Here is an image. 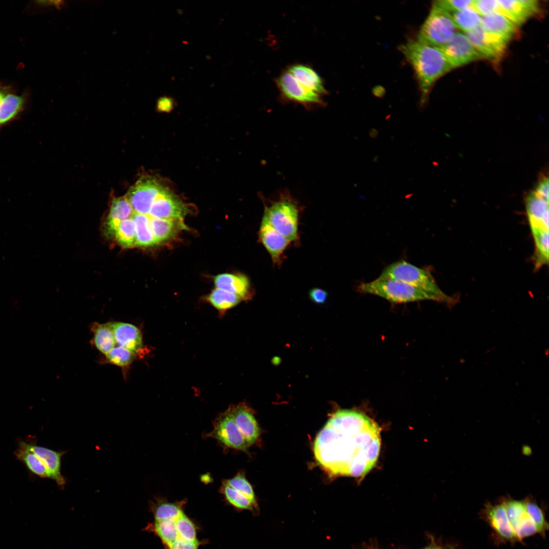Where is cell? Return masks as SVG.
Listing matches in <instances>:
<instances>
[{
  "label": "cell",
  "instance_id": "9",
  "mask_svg": "<svg viewBox=\"0 0 549 549\" xmlns=\"http://www.w3.org/2000/svg\"><path fill=\"white\" fill-rule=\"evenodd\" d=\"M164 188L156 179L143 176L130 188L126 197L134 212L147 215Z\"/></svg>",
  "mask_w": 549,
  "mask_h": 549
},
{
  "label": "cell",
  "instance_id": "48",
  "mask_svg": "<svg viewBox=\"0 0 549 549\" xmlns=\"http://www.w3.org/2000/svg\"><path fill=\"white\" fill-rule=\"evenodd\" d=\"M378 132L376 129L372 128L370 130L369 135L371 138H376L378 136Z\"/></svg>",
  "mask_w": 549,
  "mask_h": 549
},
{
  "label": "cell",
  "instance_id": "10",
  "mask_svg": "<svg viewBox=\"0 0 549 549\" xmlns=\"http://www.w3.org/2000/svg\"><path fill=\"white\" fill-rule=\"evenodd\" d=\"M440 48L452 69L483 58L466 35L461 33H456Z\"/></svg>",
  "mask_w": 549,
  "mask_h": 549
},
{
  "label": "cell",
  "instance_id": "32",
  "mask_svg": "<svg viewBox=\"0 0 549 549\" xmlns=\"http://www.w3.org/2000/svg\"><path fill=\"white\" fill-rule=\"evenodd\" d=\"M451 16L456 28L466 33L480 26L481 16L472 7L454 12Z\"/></svg>",
  "mask_w": 549,
  "mask_h": 549
},
{
  "label": "cell",
  "instance_id": "36",
  "mask_svg": "<svg viewBox=\"0 0 549 549\" xmlns=\"http://www.w3.org/2000/svg\"><path fill=\"white\" fill-rule=\"evenodd\" d=\"M224 480L234 490L258 504L253 489L243 472H238L233 477Z\"/></svg>",
  "mask_w": 549,
  "mask_h": 549
},
{
  "label": "cell",
  "instance_id": "43",
  "mask_svg": "<svg viewBox=\"0 0 549 549\" xmlns=\"http://www.w3.org/2000/svg\"><path fill=\"white\" fill-rule=\"evenodd\" d=\"M202 542L197 540L195 541L177 539L166 547L167 549H198Z\"/></svg>",
  "mask_w": 549,
  "mask_h": 549
},
{
  "label": "cell",
  "instance_id": "39",
  "mask_svg": "<svg viewBox=\"0 0 549 549\" xmlns=\"http://www.w3.org/2000/svg\"><path fill=\"white\" fill-rule=\"evenodd\" d=\"M526 511L536 525L539 532L543 531L547 526L543 513L535 503L529 501H524Z\"/></svg>",
  "mask_w": 549,
  "mask_h": 549
},
{
  "label": "cell",
  "instance_id": "35",
  "mask_svg": "<svg viewBox=\"0 0 549 549\" xmlns=\"http://www.w3.org/2000/svg\"><path fill=\"white\" fill-rule=\"evenodd\" d=\"M503 503L508 521L514 532L518 524L527 514L524 501L509 500Z\"/></svg>",
  "mask_w": 549,
  "mask_h": 549
},
{
  "label": "cell",
  "instance_id": "19",
  "mask_svg": "<svg viewBox=\"0 0 549 549\" xmlns=\"http://www.w3.org/2000/svg\"><path fill=\"white\" fill-rule=\"evenodd\" d=\"M27 98L12 88L0 104V129L19 118L25 109Z\"/></svg>",
  "mask_w": 549,
  "mask_h": 549
},
{
  "label": "cell",
  "instance_id": "3",
  "mask_svg": "<svg viewBox=\"0 0 549 549\" xmlns=\"http://www.w3.org/2000/svg\"><path fill=\"white\" fill-rule=\"evenodd\" d=\"M377 279L401 281L435 296L440 302L451 304L453 302L452 298L439 288L430 271L403 260L387 266Z\"/></svg>",
  "mask_w": 549,
  "mask_h": 549
},
{
  "label": "cell",
  "instance_id": "20",
  "mask_svg": "<svg viewBox=\"0 0 549 549\" xmlns=\"http://www.w3.org/2000/svg\"><path fill=\"white\" fill-rule=\"evenodd\" d=\"M480 26L485 32L500 36L508 42L516 34L517 28V25L498 13L482 16Z\"/></svg>",
  "mask_w": 549,
  "mask_h": 549
},
{
  "label": "cell",
  "instance_id": "24",
  "mask_svg": "<svg viewBox=\"0 0 549 549\" xmlns=\"http://www.w3.org/2000/svg\"><path fill=\"white\" fill-rule=\"evenodd\" d=\"M186 500L174 502H169L163 497H155L150 503V509L156 521L175 519L184 512Z\"/></svg>",
  "mask_w": 549,
  "mask_h": 549
},
{
  "label": "cell",
  "instance_id": "31",
  "mask_svg": "<svg viewBox=\"0 0 549 549\" xmlns=\"http://www.w3.org/2000/svg\"><path fill=\"white\" fill-rule=\"evenodd\" d=\"M94 329V342L95 346L102 353L107 354L116 344L109 323L97 324Z\"/></svg>",
  "mask_w": 549,
  "mask_h": 549
},
{
  "label": "cell",
  "instance_id": "47",
  "mask_svg": "<svg viewBox=\"0 0 549 549\" xmlns=\"http://www.w3.org/2000/svg\"><path fill=\"white\" fill-rule=\"evenodd\" d=\"M11 88L7 85H0V103Z\"/></svg>",
  "mask_w": 549,
  "mask_h": 549
},
{
  "label": "cell",
  "instance_id": "25",
  "mask_svg": "<svg viewBox=\"0 0 549 549\" xmlns=\"http://www.w3.org/2000/svg\"><path fill=\"white\" fill-rule=\"evenodd\" d=\"M486 512L492 526L500 536L509 540L515 538L503 503L490 505L487 507Z\"/></svg>",
  "mask_w": 549,
  "mask_h": 549
},
{
  "label": "cell",
  "instance_id": "28",
  "mask_svg": "<svg viewBox=\"0 0 549 549\" xmlns=\"http://www.w3.org/2000/svg\"><path fill=\"white\" fill-rule=\"evenodd\" d=\"M176 520V518L155 521L148 525L146 529L159 537L166 547L178 539Z\"/></svg>",
  "mask_w": 549,
  "mask_h": 549
},
{
  "label": "cell",
  "instance_id": "15",
  "mask_svg": "<svg viewBox=\"0 0 549 549\" xmlns=\"http://www.w3.org/2000/svg\"><path fill=\"white\" fill-rule=\"evenodd\" d=\"M232 416L249 446L254 444L260 434L253 410L245 403L229 407Z\"/></svg>",
  "mask_w": 549,
  "mask_h": 549
},
{
  "label": "cell",
  "instance_id": "22",
  "mask_svg": "<svg viewBox=\"0 0 549 549\" xmlns=\"http://www.w3.org/2000/svg\"><path fill=\"white\" fill-rule=\"evenodd\" d=\"M288 72L307 89L320 96L325 94L321 78L309 66L294 65L289 68Z\"/></svg>",
  "mask_w": 549,
  "mask_h": 549
},
{
  "label": "cell",
  "instance_id": "12",
  "mask_svg": "<svg viewBox=\"0 0 549 549\" xmlns=\"http://www.w3.org/2000/svg\"><path fill=\"white\" fill-rule=\"evenodd\" d=\"M186 205L166 189L159 195L152 204L148 216L151 218L181 221L188 213Z\"/></svg>",
  "mask_w": 549,
  "mask_h": 549
},
{
  "label": "cell",
  "instance_id": "37",
  "mask_svg": "<svg viewBox=\"0 0 549 549\" xmlns=\"http://www.w3.org/2000/svg\"><path fill=\"white\" fill-rule=\"evenodd\" d=\"M178 539L186 541L197 540V528L194 522L184 513L176 518Z\"/></svg>",
  "mask_w": 549,
  "mask_h": 549
},
{
  "label": "cell",
  "instance_id": "38",
  "mask_svg": "<svg viewBox=\"0 0 549 549\" xmlns=\"http://www.w3.org/2000/svg\"><path fill=\"white\" fill-rule=\"evenodd\" d=\"M134 355L128 350L117 346L114 347L106 356L109 362L120 367H126L132 363Z\"/></svg>",
  "mask_w": 549,
  "mask_h": 549
},
{
  "label": "cell",
  "instance_id": "33",
  "mask_svg": "<svg viewBox=\"0 0 549 549\" xmlns=\"http://www.w3.org/2000/svg\"><path fill=\"white\" fill-rule=\"evenodd\" d=\"M207 300L216 309L224 311L235 306L242 299L235 294L217 288L208 296Z\"/></svg>",
  "mask_w": 549,
  "mask_h": 549
},
{
  "label": "cell",
  "instance_id": "26",
  "mask_svg": "<svg viewBox=\"0 0 549 549\" xmlns=\"http://www.w3.org/2000/svg\"><path fill=\"white\" fill-rule=\"evenodd\" d=\"M16 458L21 462L33 474L49 478L48 470L42 460L34 452L18 444L14 451Z\"/></svg>",
  "mask_w": 549,
  "mask_h": 549
},
{
  "label": "cell",
  "instance_id": "41",
  "mask_svg": "<svg viewBox=\"0 0 549 549\" xmlns=\"http://www.w3.org/2000/svg\"><path fill=\"white\" fill-rule=\"evenodd\" d=\"M473 2L472 0H439L435 2L433 5L451 13L472 7Z\"/></svg>",
  "mask_w": 549,
  "mask_h": 549
},
{
  "label": "cell",
  "instance_id": "23",
  "mask_svg": "<svg viewBox=\"0 0 549 549\" xmlns=\"http://www.w3.org/2000/svg\"><path fill=\"white\" fill-rule=\"evenodd\" d=\"M214 283L217 288L235 294L242 300L249 296V281L243 275L227 273L219 274L215 277Z\"/></svg>",
  "mask_w": 549,
  "mask_h": 549
},
{
  "label": "cell",
  "instance_id": "7",
  "mask_svg": "<svg viewBox=\"0 0 549 549\" xmlns=\"http://www.w3.org/2000/svg\"><path fill=\"white\" fill-rule=\"evenodd\" d=\"M451 14L433 5L418 36L421 43L441 48L456 33Z\"/></svg>",
  "mask_w": 549,
  "mask_h": 549
},
{
  "label": "cell",
  "instance_id": "5",
  "mask_svg": "<svg viewBox=\"0 0 549 549\" xmlns=\"http://www.w3.org/2000/svg\"><path fill=\"white\" fill-rule=\"evenodd\" d=\"M360 292L378 296L393 303L433 300L440 302L435 296L405 283L394 280L376 279L362 283L357 287Z\"/></svg>",
  "mask_w": 549,
  "mask_h": 549
},
{
  "label": "cell",
  "instance_id": "11",
  "mask_svg": "<svg viewBox=\"0 0 549 549\" xmlns=\"http://www.w3.org/2000/svg\"><path fill=\"white\" fill-rule=\"evenodd\" d=\"M465 35L483 58L492 61L500 58L509 42L500 36L485 32L481 26Z\"/></svg>",
  "mask_w": 549,
  "mask_h": 549
},
{
  "label": "cell",
  "instance_id": "40",
  "mask_svg": "<svg viewBox=\"0 0 549 549\" xmlns=\"http://www.w3.org/2000/svg\"><path fill=\"white\" fill-rule=\"evenodd\" d=\"M537 532H539L538 528L527 513L514 530L515 538L519 539Z\"/></svg>",
  "mask_w": 549,
  "mask_h": 549
},
{
  "label": "cell",
  "instance_id": "4",
  "mask_svg": "<svg viewBox=\"0 0 549 549\" xmlns=\"http://www.w3.org/2000/svg\"><path fill=\"white\" fill-rule=\"evenodd\" d=\"M526 210L535 245L534 260L537 263L548 262V202L533 192L526 202Z\"/></svg>",
  "mask_w": 549,
  "mask_h": 549
},
{
  "label": "cell",
  "instance_id": "44",
  "mask_svg": "<svg viewBox=\"0 0 549 549\" xmlns=\"http://www.w3.org/2000/svg\"><path fill=\"white\" fill-rule=\"evenodd\" d=\"M533 192L540 198L548 202V179L546 178L541 180Z\"/></svg>",
  "mask_w": 549,
  "mask_h": 549
},
{
  "label": "cell",
  "instance_id": "13",
  "mask_svg": "<svg viewBox=\"0 0 549 549\" xmlns=\"http://www.w3.org/2000/svg\"><path fill=\"white\" fill-rule=\"evenodd\" d=\"M278 86L287 99L305 106L321 104V96L307 89L289 72L282 74L277 80Z\"/></svg>",
  "mask_w": 549,
  "mask_h": 549
},
{
  "label": "cell",
  "instance_id": "16",
  "mask_svg": "<svg viewBox=\"0 0 549 549\" xmlns=\"http://www.w3.org/2000/svg\"><path fill=\"white\" fill-rule=\"evenodd\" d=\"M498 2L499 13L517 26L537 14L540 8L538 2L536 0H498Z\"/></svg>",
  "mask_w": 549,
  "mask_h": 549
},
{
  "label": "cell",
  "instance_id": "8",
  "mask_svg": "<svg viewBox=\"0 0 549 549\" xmlns=\"http://www.w3.org/2000/svg\"><path fill=\"white\" fill-rule=\"evenodd\" d=\"M212 424V430L204 437L215 439L224 448L248 452L250 446L234 422L229 407L215 419Z\"/></svg>",
  "mask_w": 549,
  "mask_h": 549
},
{
  "label": "cell",
  "instance_id": "14",
  "mask_svg": "<svg viewBox=\"0 0 549 549\" xmlns=\"http://www.w3.org/2000/svg\"><path fill=\"white\" fill-rule=\"evenodd\" d=\"M18 444L32 451L37 454L44 462L48 470L49 478L54 480L58 486L64 487L66 480L62 474L61 459L65 451L58 452L52 449L39 446L33 439L28 440H20Z\"/></svg>",
  "mask_w": 549,
  "mask_h": 549
},
{
  "label": "cell",
  "instance_id": "34",
  "mask_svg": "<svg viewBox=\"0 0 549 549\" xmlns=\"http://www.w3.org/2000/svg\"><path fill=\"white\" fill-rule=\"evenodd\" d=\"M113 236L118 243L124 248H131L136 246L135 226L132 218L123 221Z\"/></svg>",
  "mask_w": 549,
  "mask_h": 549
},
{
  "label": "cell",
  "instance_id": "17",
  "mask_svg": "<svg viewBox=\"0 0 549 549\" xmlns=\"http://www.w3.org/2000/svg\"><path fill=\"white\" fill-rule=\"evenodd\" d=\"M259 237L275 263L280 261L282 253L291 242L272 226L264 214L260 227Z\"/></svg>",
  "mask_w": 549,
  "mask_h": 549
},
{
  "label": "cell",
  "instance_id": "29",
  "mask_svg": "<svg viewBox=\"0 0 549 549\" xmlns=\"http://www.w3.org/2000/svg\"><path fill=\"white\" fill-rule=\"evenodd\" d=\"M132 218L135 226L136 246L146 247L157 244L149 226L148 216L134 212Z\"/></svg>",
  "mask_w": 549,
  "mask_h": 549
},
{
  "label": "cell",
  "instance_id": "1",
  "mask_svg": "<svg viewBox=\"0 0 549 549\" xmlns=\"http://www.w3.org/2000/svg\"><path fill=\"white\" fill-rule=\"evenodd\" d=\"M381 447L380 429L361 412H334L317 436L314 453L330 476L362 477L375 466Z\"/></svg>",
  "mask_w": 549,
  "mask_h": 549
},
{
  "label": "cell",
  "instance_id": "42",
  "mask_svg": "<svg viewBox=\"0 0 549 549\" xmlns=\"http://www.w3.org/2000/svg\"><path fill=\"white\" fill-rule=\"evenodd\" d=\"M472 8L481 17L493 13L500 12L498 0L473 1Z\"/></svg>",
  "mask_w": 549,
  "mask_h": 549
},
{
  "label": "cell",
  "instance_id": "49",
  "mask_svg": "<svg viewBox=\"0 0 549 549\" xmlns=\"http://www.w3.org/2000/svg\"><path fill=\"white\" fill-rule=\"evenodd\" d=\"M423 549H442V548H441V547H439L438 546L435 545H429V546L424 548Z\"/></svg>",
  "mask_w": 549,
  "mask_h": 549
},
{
  "label": "cell",
  "instance_id": "27",
  "mask_svg": "<svg viewBox=\"0 0 549 549\" xmlns=\"http://www.w3.org/2000/svg\"><path fill=\"white\" fill-rule=\"evenodd\" d=\"M220 493L224 496L228 504L239 510H247L256 512L258 510V504L254 503L242 494L229 486L224 480L219 489Z\"/></svg>",
  "mask_w": 549,
  "mask_h": 549
},
{
  "label": "cell",
  "instance_id": "2",
  "mask_svg": "<svg viewBox=\"0 0 549 549\" xmlns=\"http://www.w3.org/2000/svg\"><path fill=\"white\" fill-rule=\"evenodd\" d=\"M400 50L415 71L423 107L433 83L452 68L440 48L417 40L402 45Z\"/></svg>",
  "mask_w": 549,
  "mask_h": 549
},
{
  "label": "cell",
  "instance_id": "21",
  "mask_svg": "<svg viewBox=\"0 0 549 549\" xmlns=\"http://www.w3.org/2000/svg\"><path fill=\"white\" fill-rule=\"evenodd\" d=\"M134 210L127 197L114 198L106 221L107 233L113 236L119 224L124 220L132 218Z\"/></svg>",
  "mask_w": 549,
  "mask_h": 549
},
{
  "label": "cell",
  "instance_id": "18",
  "mask_svg": "<svg viewBox=\"0 0 549 549\" xmlns=\"http://www.w3.org/2000/svg\"><path fill=\"white\" fill-rule=\"evenodd\" d=\"M113 332L116 344L137 355L142 350V336L135 325L126 322L109 323Z\"/></svg>",
  "mask_w": 549,
  "mask_h": 549
},
{
  "label": "cell",
  "instance_id": "30",
  "mask_svg": "<svg viewBox=\"0 0 549 549\" xmlns=\"http://www.w3.org/2000/svg\"><path fill=\"white\" fill-rule=\"evenodd\" d=\"M179 222L149 217V226L157 243L169 239L173 236L179 228Z\"/></svg>",
  "mask_w": 549,
  "mask_h": 549
},
{
  "label": "cell",
  "instance_id": "6",
  "mask_svg": "<svg viewBox=\"0 0 549 549\" xmlns=\"http://www.w3.org/2000/svg\"><path fill=\"white\" fill-rule=\"evenodd\" d=\"M264 214L272 226L289 241L297 239L299 208L288 191L281 192L277 200L265 204Z\"/></svg>",
  "mask_w": 549,
  "mask_h": 549
},
{
  "label": "cell",
  "instance_id": "45",
  "mask_svg": "<svg viewBox=\"0 0 549 549\" xmlns=\"http://www.w3.org/2000/svg\"><path fill=\"white\" fill-rule=\"evenodd\" d=\"M327 295V293L325 290L318 288H313L309 292L310 299L317 304L325 303Z\"/></svg>",
  "mask_w": 549,
  "mask_h": 549
},
{
  "label": "cell",
  "instance_id": "46",
  "mask_svg": "<svg viewBox=\"0 0 549 549\" xmlns=\"http://www.w3.org/2000/svg\"><path fill=\"white\" fill-rule=\"evenodd\" d=\"M173 106V100L171 97L163 96L160 98L157 102V108L162 111H169Z\"/></svg>",
  "mask_w": 549,
  "mask_h": 549
}]
</instances>
